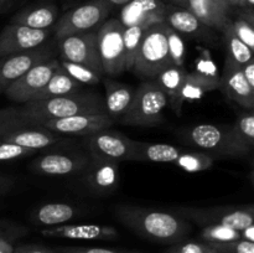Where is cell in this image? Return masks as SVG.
<instances>
[{"label": "cell", "mask_w": 254, "mask_h": 253, "mask_svg": "<svg viewBox=\"0 0 254 253\" xmlns=\"http://www.w3.org/2000/svg\"><path fill=\"white\" fill-rule=\"evenodd\" d=\"M116 216L124 226L138 235L161 243L181 242L191 230L190 222L176 213L139 206H117Z\"/></svg>", "instance_id": "obj_1"}, {"label": "cell", "mask_w": 254, "mask_h": 253, "mask_svg": "<svg viewBox=\"0 0 254 253\" xmlns=\"http://www.w3.org/2000/svg\"><path fill=\"white\" fill-rule=\"evenodd\" d=\"M21 111L26 118L39 124L49 119L67 118L78 114L106 113V107L101 94L78 91L42 101L27 102L21 107Z\"/></svg>", "instance_id": "obj_2"}, {"label": "cell", "mask_w": 254, "mask_h": 253, "mask_svg": "<svg viewBox=\"0 0 254 253\" xmlns=\"http://www.w3.org/2000/svg\"><path fill=\"white\" fill-rule=\"evenodd\" d=\"M189 144L210 154L213 158H245L252 151L238 136L233 124H198L183 136Z\"/></svg>", "instance_id": "obj_3"}, {"label": "cell", "mask_w": 254, "mask_h": 253, "mask_svg": "<svg viewBox=\"0 0 254 253\" xmlns=\"http://www.w3.org/2000/svg\"><path fill=\"white\" fill-rule=\"evenodd\" d=\"M166 27L168 25L164 21L156 22L144 32L131 68L139 78L154 79L163 69L173 64L168 51Z\"/></svg>", "instance_id": "obj_4"}, {"label": "cell", "mask_w": 254, "mask_h": 253, "mask_svg": "<svg viewBox=\"0 0 254 253\" xmlns=\"http://www.w3.org/2000/svg\"><path fill=\"white\" fill-rule=\"evenodd\" d=\"M168 104L169 97L165 92L155 79H149L136 87L128 112L119 122L126 126H155L163 123V113Z\"/></svg>", "instance_id": "obj_5"}, {"label": "cell", "mask_w": 254, "mask_h": 253, "mask_svg": "<svg viewBox=\"0 0 254 253\" xmlns=\"http://www.w3.org/2000/svg\"><path fill=\"white\" fill-rule=\"evenodd\" d=\"M175 213L196 225L210 226L222 225L235 230L242 231L248 226L254 225L253 205L246 206H215V207H189L181 206L175 208Z\"/></svg>", "instance_id": "obj_6"}, {"label": "cell", "mask_w": 254, "mask_h": 253, "mask_svg": "<svg viewBox=\"0 0 254 253\" xmlns=\"http://www.w3.org/2000/svg\"><path fill=\"white\" fill-rule=\"evenodd\" d=\"M112 7L106 0H89L68 10L56 21L55 36L61 40L69 35L92 31L106 21Z\"/></svg>", "instance_id": "obj_7"}, {"label": "cell", "mask_w": 254, "mask_h": 253, "mask_svg": "<svg viewBox=\"0 0 254 253\" xmlns=\"http://www.w3.org/2000/svg\"><path fill=\"white\" fill-rule=\"evenodd\" d=\"M124 26L119 19L106 20L97 30L98 54L104 74L116 77L126 71Z\"/></svg>", "instance_id": "obj_8"}, {"label": "cell", "mask_w": 254, "mask_h": 253, "mask_svg": "<svg viewBox=\"0 0 254 253\" xmlns=\"http://www.w3.org/2000/svg\"><path fill=\"white\" fill-rule=\"evenodd\" d=\"M134 144L135 140H131L119 131L109 129H104L86 136V146L91 158L116 163L130 161Z\"/></svg>", "instance_id": "obj_9"}, {"label": "cell", "mask_w": 254, "mask_h": 253, "mask_svg": "<svg viewBox=\"0 0 254 253\" xmlns=\"http://www.w3.org/2000/svg\"><path fill=\"white\" fill-rule=\"evenodd\" d=\"M59 42L61 60L83 64L98 73L104 74L98 54L96 31L69 35L59 40Z\"/></svg>", "instance_id": "obj_10"}, {"label": "cell", "mask_w": 254, "mask_h": 253, "mask_svg": "<svg viewBox=\"0 0 254 253\" xmlns=\"http://www.w3.org/2000/svg\"><path fill=\"white\" fill-rule=\"evenodd\" d=\"M60 67V61L56 59H50L37 66L32 67L24 76L10 84L4 91V94L16 103H27L34 99V97L46 86L47 82Z\"/></svg>", "instance_id": "obj_11"}, {"label": "cell", "mask_w": 254, "mask_h": 253, "mask_svg": "<svg viewBox=\"0 0 254 253\" xmlns=\"http://www.w3.org/2000/svg\"><path fill=\"white\" fill-rule=\"evenodd\" d=\"M116 122L106 113L99 114H78L67 118L49 119L39 123V126L61 134V135L87 136L97 131L109 129Z\"/></svg>", "instance_id": "obj_12"}, {"label": "cell", "mask_w": 254, "mask_h": 253, "mask_svg": "<svg viewBox=\"0 0 254 253\" xmlns=\"http://www.w3.org/2000/svg\"><path fill=\"white\" fill-rule=\"evenodd\" d=\"M49 35L50 29L36 30L10 22L0 32V59L36 49L46 41Z\"/></svg>", "instance_id": "obj_13"}, {"label": "cell", "mask_w": 254, "mask_h": 253, "mask_svg": "<svg viewBox=\"0 0 254 253\" xmlns=\"http://www.w3.org/2000/svg\"><path fill=\"white\" fill-rule=\"evenodd\" d=\"M50 59H52L51 50L42 45L36 49L5 57L0 64V93H4L10 84L24 76L32 67Z\"/></svg>", "instance_id": "obj_14"}, {"label": "cell", "mask_w": 254, "mask_h": 253, "mask_svg": "<svg viewBox=\"0 0 254 253\" xmlns=\"http://www.w3.org/2000/svg\"><path fill=\"white\" fill-rule=\"evenodd\" d=\"M83 171L84 184L94 195H111L118 189L121 180L119 163L89 158Z\"/></svg>", "instance_id": "obj_15"}, {"label": "cell", "mask_w": 254, "mask_h": 253, "mask_svg": "<svg viewBox=\"0 0 254 253\" xmlns=\"http://www.w3.org/2000/svg\"><path fill=\"white\" fill-rule=\"evenodd\" d=\"M89 158L83 154H42L34 159L31 169L37 174L46 176H66L83 171Z\"/></svg>", "instance_id": "obj_16"}, {"label": "cell", "mask_w": 254, "mask_h": 253, "mask_svg": "<svg viewBox=\"0 0 254 253\" xmlns=\"http://www.w3.org/2000/svg\"><path fill=\"white\" fill-rule=\"evenodd\" d=\"M220 88L231 99L247 111L254 108V88L250 86L242 72V67L226 59L225 68L220 77Z\"/></svg>", "instance_id": "obj_17"}, {"label": "cell", "mask_w": 254, "mask_h": 253, "mask_svg": "<svg viewBox=\"0 0 254 253\" xmlns=\"http://www.w3.org/2000/svg\"><path fill=\"white\" fill-rule=\"evenodd\" d=\"M220 88V76L216 71V64L211 67H200L197 71L186 74L185 83L181 88L180 96L174 106V112L180 114L181 107L185 102L200 99L207 92Z\"/></svg>", "instance_id": "obj_18"}, {"label": "cell", "mask_w": 254, "mask_h": 253, "mask_svg": "<svg viewBox=\"0 0 254 253\" xmlns=\"http://www.w3.org/2000/svg\"><path fill=\"white\" fill-rule=\"evenodd\" d=\"M166 6L161 0H130L122 7L119 21L124 27L163 22Z\"/></svg>", "instance_id": "obj_19"}, {"label": "cell", "mask_w": 254, "mask_h": 253, "mask_svg": "<svg viewBox=\"0 0 254 253\" xmlns=\"http://www.w3.org/2000/svg\"><path fill=\"white\" fill-rule=\"evenodd\" d=\"M41 235L51 238L66 240H114L118 237V231L112 226L83 223V225H60L41 230Z\"/></svg>", "instance_id": "obj_20"}, {"label": "cell", "mask_w": 254, "mask_h": 253, "mask_svg": "<svg viewBox=\"0 0 254 253\" xmlns=\"http://www.w3.org/2000/svg\"><path fill=\"white\" fill-rule=\"evenodd\" d=\"M231 5L226 0H188L186 9L190 10L208 29L222 30L230 19Z\"/></svg>", "instance_id": "obj_21"}, {"label": "cell", "mask_w": 254, "mask_h": 253, "mask_svg": "<svg viewBox=\"0 0 254 253\" xmlns=\"http://www.w3.org/2000/svg\"><path fill=\"white\" fill-rule=\"evenodd\" d=\"M104 86H106V97L103 99L107 116L111 117L114 122H119L128 112L133 102L135 88L130 84L116 81L112 77L104 78Z\"/></svg>", "instance_id": "obj_22"}, {"label": "cell", "mask_w": 254, "mask_h": 253, "mask_svg": "<svg viewBox=\"0 0 254 253\" xmlns=\"http://www.w3.org/2000/svg\"><path fill=\"white\" fill-rule=\"evenodd\" d=\"M64 139V135L54 133V131L37 124L35 129L29 128V126L15 129L10 133L5 134L0 140L9 141V143H14L17 144V145L35 149V150L39 151L40 149L54 145V144L59 143Z\"/></svg>", "instance_id": "obj_23"}, {"label": "cell", "mask_w": 254, "mask_h": 253, "mask_svg": "<svg viewBox=\"0 0 254 253\" xmlns=\"http://www.w3.org/2000/svg\"><path fill=\"white\" fill-rule=\"evenodd\" d=\"M59 17V7L55 4H40L25 7L14 15L10 20L12 24L24 25L36 30H47L56 24Z\"/></svg>", "instance_id": "obj_24"}, {"label": "cell", "mask_w": 254, "mask_h": 253, "mask_svg": "<svg viewBox=\"0 0 254 253\" xmlns=\"http://www.w3.org/2000/svg\"><path fill=\"white\" fill-rule=\"evenodd\" d=\"M178 146L165 143H148L135 140L130 161H151V163H173L181 154Z\"/></svg>", "instance_id": "obj_25"}, {"label": "cell", "mask_w": 254, "mask_h": 253, "mask_svg": "<svg viewBox=\"0 0 254 253\" xmlns=\"http://www.w3.org/2000/svg\"><path fill=\"white\" fill-rule=\"evenodd\" d=\"M168 26L184 35H200L203 34L207 26L202 24L192 12L186 7H174L166 6L165 19Z\"/></svg>", "instance_id": "obj_26"}, {"label": "cell", "mask_w": 254, "mask_h": 253, "mask_svg": "<svg viewBox=\"0 0 254 253\" xmlns=\"http://www.w3.org/2000/svg\"><path fill=\"white\" fill-rule=\"evenodd\" d=\"M77 211L69 203L64 202H49L40 206L34 212L35 222L42 226H54L64 225L76 216Z\"/></svg>", "instance_id": "obj_27"}, {"label": "cell", "mask_w": 254, "mask_h": 253, "mask_svg": "<svg viewBox=\"0 0 254 253\" xmlns=\"http://www.w3.org/2000/svg\"><path fill=\"white\" fill-rule=\"evenodd\" d=\"M82 91V84L74 81L67 72L61 68V66L55 71L46 86L34 97L32 101H42V99L54 98V97L64 96V94L73 93Z\"/></svg>", "instance_id": "obj_28"}, {"label": "cell", "mask_w": 254, "mask_h": 253, "mask_svg": "<svg viewBox=\"0 0 254 253\" xmlns=\"http://www.w3.org/2000/svg\"><path fill=\"white\" fill-rule=\"evenodd\" d=\"M186 74H188V71L185 69V67H178L171 64L168 68L163 69L154 78L156 83L160 86V88L165 92L166 96L169 97V103L173 108L178 101L179 96H180L181 88L185 83Z\"/></svg>", "instance_id": "obj_29"}, {"label": "cell", "mask_w": 254, "mask_h": 253, "mask_svg": "<svg viewBox=\"0 0 254 253\" xmlns=\"http://www.w3.org/2000/svg\"><path fill=\"white\" fill-rule=\"evenodd\" d=\"M223 32V40H225L226 45H227L228 56L227 59L235 62L236 64L242 67L243 64L247 63L248 61L253 59V51L248 49L242 41L237 37L235 34L232 27V20L226 25L222 29Z\"/></svg>", "instance_id": "obj_30"}, {"label": "cell", "mask_w": 254, "mask_h": 253, "mask_svg": "<svg viewBox=\"0 0 254 253\" xmlns=\"http://www.w3.org/2000/svg\"><path fill=\"white\" fill-rule=\"evenodd\" d=\"M174 164L186 173H198L210 170L215 164V158L205 151H181Z\"/></svg>", "instance_id": "obj_31"}, {"label": "cell", "mask_w": 254, "mask_h": 253, "mask_svg": "<svg viewBox=\"0 0 254 253\" xmlns=\"http://www.w3.org/2000/svg\"><path fill=\"white\" fill-rule=\"evenodd\" d=\"M150 25H133V26L124 27L123 41H124V55H126V71H131L139 45L143 39L144 32Z\"/></svg>", "instance_id": "obj_32"}, {"label": "cell", "mask_w": 254, "mask_h": 253, "mask_svg": "<svg viewBox=\"0 0 254 253\" xmlns=\"http://www.w3.org/2000/svg\"><path fill=\"white\" fill-rule=\"evenodd\" d=\"M31 126H37V124H35L34 122H31L22 114L21 107L0 108V139L5 134L15 130V129Z\"/></svg>", "instance_id": "obj_33"}, {"label": "cell", "mask_w": 254, "mask_h": 253, "mask_svg": "<svg viewBox=\"0 0 254 253\" xmlns=\"http://www.w3.org/2000/svg\"><path fill=\"white\" fill-rule=\"evenodd\" d=\"M200 236L207 243H225L241 240L240 231L222 225L203 226L201 228Z\"/></svg>", "instance_id": "obj_34"}, {"label": "cell", "mask_w": 254, "mask_h": 253, "mask_svg": "<svg viewBox=\"0 0 254 253\" xmlns=\"http://www.w3.org/2000/svg\"><path fill=\"white\" fill-rule=\"evenodd\" d=\"M60 66L64 72L69 74L74 81H77L81 84H97L101 82L103 74L98 73V72L93 71V69L88 68V67L83 66V64L74 63V62L60 61Z\"/></svg>", "instance_id": "obj_35"}, {"label": "cell", "mask_w": 254, "mask_h": 253, "mask_svg": "<svg viewBox=\"0 0 254 253\" xmlns=\"http://www.w3.org/2000/svg\"><path fill=\"white\" fill-rule=\"evenodd\" d=\"M166 41H168V51L171 63L174 66L185 67L186 45L181 37V34L168 26L166 27Z\"/></svg>", "instance_id": "obj_36"}, {"label": "cell", "mask_w": 254, "mask_h": 253, "mask_svg": "<svg viewBox=\"0 0 254 253\" xmlns=\"http://www.w3.org/2000/svg\"><path fill=\"white\" fill-rule=\"evenodd\" d=\"M235 126L238 136L242 139L243 143L251 149L254 146V113L253 111H247L240 114L238 119L236 121Z\"/></svg>", "instance_id": "obj_37"}, {"label": "cell", "mask_w": 254, "mask_h": 253, "mask_svg": "<svg viewBox=\"0 0 254 253\" xmlns=\"http://www.w3.org/2000/svg\"><path fill=\"white\" fill-rule=\"evenodd\" d=\"M37 154V150L25 146L17 145V144L9 143V141L0 140V161H11L17 159L31 156Z\"/></svg>", "instance_id": "obj_38"}, {"label": "cell", "mask_w": 254, "mask_h": 253, "mask_svg": "<svg viewBox=\"0 0 254 253\" xmlns=\"http://www.w3.org/2000/svg\"><path fill=\"white\" fill-rule=\"evenodd\" d=\"M165 253H218L207 242H178L174 243Z\"/></svg>", "instance_id": "obj_39"}, {"label": "cell", "mask_w": 254, "mask_h": 253, "mask_svg": "<svg viewBox=\"0 0 254 253\" xmlns=\"http://www.w3.org/2000/svg\"><path fill=\"white\" fill-rule=\"evenodd\" d=\"M232 27L238 39L250 50H254V25L248 22L243 17H238L232 21Z\"/></svg>", "instance_id": "obj_40"}, {"label": "cell", "mask_w": 254, "mask_h": 253, "mask_svg": "<svg viewBox=\"0 0 254 253\" xmlns=\"http://www.w3.org/2000/svg\"><path fill=\"white\" fill-rule=\"evenodd\" d=\"M218 253H254V243L246 240L231 241L225 243H208Z\"/></svg>", "instance_id": "obj_41"}, {"label": "cell", "mask_w": 254, "mask_h": 253, "mask_svg": "<svg viewBox=\"0 0 254 253\" xmlns=\"http://www.w3.org/2000/svg\"><path fill=\"white\" fill-rule=\"evenodd\" d=\"M56 253H140L134 251H119V250H108V248H97V247H60Z\"/></svg>", "instance_id": "obj_42"}, {"label": "cell", "mask_w": 254, "mask_h": 253, "mask_svg": "<svg viewBox=\"0 0 254 253\" xmlns=\"http://www.w3.org/2000/svg\"><path fill=\"white\" fill-rule=\"evenodd\" d=\"M26 232L25 228L19 227V226H5L0 225V238H6V240H14V238L20 237Z\"/></svg>", "instance_id": "obj_43"}, {"label": "cell", "mask_w": 254, "mask_h": 253, "mask_svg": "<svg viewBox=\"0 0 254 253\" xmlns=\"http://www.w3.org/2000/svg\"><path fill=\"white\" fill-rule=\"evenodd\" d=\"M12 253H56L50 248L40 245H21L14 247Z\"/></svg>", "instance_id": "obj_44"}, {"label": "cell", "mask_w": 254, "mask_h": 253, "mask_svg": "<svg viewBox=\"0 0 254 253\" xmlns=\"http://www.w3.org/2000/svg\"><path fill=\"white\" fill-rule=\"evenodd\" d=\"M242 72L245 74L247 82L250 83V86L254 88V59L248 61L246 64H243Z\"/></svg>", "instance_id": "obj_45"}, {"label": "cell", "mask_w": 254, "mask_h": 253, "mask_svg": "<svg viewBox=\"0 0 254 253\" xmlns=\"http://www.w3.org/2000/svg\"><path fill=\"white\" fill-rule=\"evenodd\" d=\"M14 251V245L11 240L6 238H0V253H12Z\"/></svg>", "instance_id": "obj_46"}, {"label": "cell", "mask_w": 254, "mask_h": 253, "mask_svg": "<svg viewBox=\"0 0 254 253\" xmlns=\"http://www.w3.org/2000/svg\"><path fill=\"white\" fill-rule=\"evenodd\" d=\"M241 232V238L242 240L248 241V242H253L254 243V225L248 226L246 227L245 230L240 231Z\"/></svg>", "instance_id": "obj_47"}, {"label": "cell", "mask_w": 254, "mask_h": 253, "mask_svg": "<svg viewBox=\"0 0 254 253\" xmlns=\"http://www.w3.org/2000/svg\"><path fill=\"white\" fill-rule=\"evenodd\" d=\"M14 5V0H0V14L7 11Z\"/></svg>", "instance_id": "obj_48"}, {"label": "cell", "mask_w": 254, "mask_h": 253, "mask_svg": "<svg viewBox=\"0 0 254 253\" xmlns=\"http://www.w3.org/2000/svg\"><path fill=\"white\" fill-rule=\"evenodd\" d=\"M12 184V181L9 178H5V176L0 175V191L6 190L7 188H10V185Z\"/></svg>", "instance_id": "obj_49"}, {"label": "cell", "mask_w": 254, "mask_h": 253, "mask_svg": "<svg viewBox=\"0 0 254 253\" xmlns=\"http://www.w3.org/2000/svg\"><path fill=\"white\" fill-rule=\"evenodd\" d=\"M254 0H240V7L242 9H253Z\"/></svg>", "instance_id": "obj_50"}, {"label": "cell", "mask_w": 254, "mask_h": 253, "mask_svg": "<svg viewBox=\"0 0 254 253\" xmlns=\"http://www.w3.org/2000/svg\"><path fill=\"white\" fill-rule=\"evenodd\" d=\"M108 4H111L112 6H123V5L128 4L130 0H106Z\"/></svg>", "instance_id": "obj_51"}, {"label": "cell", "mask_w": 254, "mask_h": 253, "mask_svg": "<svg viewBox=\"0 0 254 253\" xmlns=\"http://www.w3.org/2000/svg\"><path fill=\"white\" fill-rule=\"evenodd\" d=\"M231 6H240V0H226Z\"/></svg>", "instance_id": "obj_52"}, {"label": "cell", "mask_w": 254, "mask_h": 253, "mask_svg": "<svg viewBox=\"0 0 254 253\" xmlns=\"http://www.w3.org/2000/svg\"><path fill=\"white\" fill-rule=\"evenodd\" d=\"M170 1H174V2H176V4L184 5V6L186 7V1H188V0H170Z\"/></svg>", "instance_id": "obj_53"}, {"label": "cell", "mask_w": 254, "mask_h": 253, "mask_svg": "<svg viewBox=\"0 0 254 253\" xmlns=\"http://www.w3.org/2000/svg\"><path fill=\"white\" fill-rule=\"evenodd\" d=\"M1 62H2V59H0V64H1Z\"/></svg>", "instance_id": "obj_54"}]
</instances>
